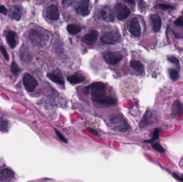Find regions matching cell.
<instances>
[{
  "label": "cell",
  "instance_id": "obj_1",
  "mask_svg": "<svg viewBox=\"0 0 183 182\" xmlns=\"http://www.w3.org/2000/svg\"><path fill=\"white\" fill-rule=\"evenodd\" d=\"M106 86L102 82H96L90 84L85 88V90L91 92V96L106 94Z\"/></svg>",
  "mask_w": 183,
  "mask_h": 182
},
{
  "label": "cell",
  "instance_id": "obj_2",
  "mask_svg": "<svg viewBox=\"0 0 183 182\" xmlns=\"http://www.w3.org/2000/svg\"><path fill=\"white\" fill-rule=\"evenodd\" d=\"M121 39L120 34L117 31H112L104 33L101 37V41L103 43L109 44L116 43Z\"/></svg>",
  "mask_w": 183,
  "mask_h": 182
},
{
  "label": "cell",
  "instance_id": "obj_3",
  "mask_svg": "<svg viewBox=\"0 0 183 182\" xmlns=\"http://www.w3.org/2000/svg\"><path fill=\"white\" fill-rule=\"evenodd\" d=\"M115 10L117 19L120 20L127 18L131 12L129 8L124 4H116L115 6Z\"/></svg>",
  "mask_w": 183,
  "mask_h": 182
},
{
  "label": "cell",
  "instance_id": "obj_4",
  "mask_svg": "<svg viewBox=\"0 0 183 182\" xmlns=\"http://www.w3.org/2000/svg\"><path fill=\"white\" fill-rule=\"evenodd\" d=\"M92 99L94 102L98 103L100 105L104 106L115 105L117 104L116 99L114 98L108 96L105 94L92 97Z\"/></svg>",
  "mask_w": 183,
  "mask_h": 182
},
{
  "label": "cell",
  "instance_id": "obj_5",
  "mask_svg": "<svg viewBox=\"0 0 183 182\" xmlns=\"http://www.w3.org/2000/svg\"><path fill=\"white\" fill-rule=\"evenodd\" d=\"M23 82L26 90L29 92H32L38 85V82L34 77L29 73L24 75Z\"/></svg>",
  "mask_w": 183,
  "mask_h": 182
},
{
  "label": "cell",
  "instance_id": "obj_6",
  "mask_svg": "<svg viewBox=\"0 0 183 182\" xmlns=\"http://www.w3.org/2000/svg\"><path fill=\"white\" fill-rule=\"evenodd\" d=\"M75 10L82 16H86L89 14V2L87 1H77L74 5Z\"/></svg>",
  "mask_w": 183,
  "mask_h": 182
},
{
  "label": "cell",
  "instance_id": "obj_7",
  "mask_svg": "<svg viewBox=\"0 0 183 182\" xmlns=\"http://www.w3.org/2000/svg\"><path fill=\"white\" fill-rule=\"evenodd\" d=\"M105 61L110 65H115L121 62L123 56L117 52H107L104 56Z\"/></svg>",
  "mask_w": 183,
  "mask_h": 182
},
{
  "label": "cell",
  "instance_id": "obj_8",
  "mask_svg": "<svg viewBox=\"0 0 183 182\" xmlns=\"http://www.w3.org/2000/svg\"><path fill=\"white\" fill-rule=\"evenodd\" d=\"M111 122L114 127L120 131H126L129 127L127 122L121 115H117L111 119Z\"/></svg>",
  "mask_w": 183,
  "mask_h": 182
},
{
  "label": "cell",
  "instance_id": "obj_9",
  "mask_svg": "<svg viewBox=\"0 0 183 182\" xmlns=\"http://www.w3.org/2000/svg\"><path fill=\"white\" fill-rule=\"evenodd\" d=\"M29 37L31 42L35 45H40L45 40L44 35L36 29L30 31Z\"/></svg>",
  "mask_w": 183,
  "mask_h": 182
},
{
  "label": "cell",
  "instance_id": "obj_10",
  "mask_svg": "<svg viewBox=\"0 0 183 182\" xmlns=\"http://www.w3.org/2000/svg\"><path fill=\"white\" fill-rule=\"evenodd\" d=\"M46 16L48 19L51 20H57L59 17V12L58 7L55 4L49 5L46 11Z\"/></svg>",
  "mask_w": 183,
  "mask_h": 182
},
{
  "label": "cell",
  "instance_id": "obj_11",
  "mask_svg": "<svg viewBox=\"0 0 183 182\" xmlns=\"http://www.w3.org/2000/svg\"><path fill=\"white\" fill-rule=\"evenodd\" d=\"M128 29L130 32L135 37H139L141 34V29L138 20L137 18H132L129 22Z\"/></svg>",
  "mask_w": 183,
  "mask_h": 182
},
{
  "label": "cell",
  "instance_id": "obj_12",
  "mask_svg": "<svg viewBox=\"0 0 183 182\" xmlns=\"http://www.w3.org/2000/svg\"><path fill=\"white\" fill-rule=\"evenodd\" d=\"M98 35L99 34L98 31L93 30L90 31L89 33L86 34L83 37L82 41L88 46H91L92 44L95 43V42L98 39Z\"/></svg>",
  "mask_w": 183,
  "mask_h": 182
},
{
  "label": "cell",
  "instance_id": "obj_13",
  "mask_svg": "<svg viewBox=\"0 0 183 182\" xmlns=\"http://www.w3.org/2000/svg\"><path fill=\"white\" fill-rule=\"evenodd\" d=\"M154 115L153 112L150 110H147L146 113H145L140 123L139 124L140 127H146L153 122Z\"/></svg>",
  "mask_w": 183,
  "mask_h": 182
},
{
  "label": "cell",
  "instance_id": "obj_14",
  "mask_svg": "<svg viewBox=\"0 0 183 182\" xmlns=\"http://www.w3.org/2000/svg\"><path fill=\"white\" fill-rule=\"evenodd\" d=\"M100 18L107 22H113L114 16L110 7H104L99 12Z\"/></svg>",
  "mask_w": 183,
  "mask_h": 182
},
{
  "label": "cell",
  "instance_id": "obj_15",
  "mask_svg": "<svg viewBox=\"0 0 183 182\" xmlns=\"http://www.w3.org/2000/svg\"><path fill=\"white\" fill-rule=\"evenodd\" d=\"M152 20V25L153 29L155 32H158L161 29L162 26V20L161 17L157 15H152L150 17Z\"/></svg>",
  "mask_w": 183,
  "mask_h": 182
},
{
  "label": "cell",
  "instance_id": "obj_16",
  "mask_svg": "<svg viewBox=\"0 0 183 182\" xmlns=\"http://www.w3.org/2000/svg\"><path fill=\"white\" fill-rule=\"evenodd\" d=\"M22 16V8L18 5H14L9 11V17L12 19L18 21Z\"/></svg>",
  "mask_w": 183,
  "mask_h": 182
},
{
  "label": "cell",
  "instance_id": "obj_17",
  "mask_svg": "<svg viewBox=\"0 0 183 182\" xmlns=\"http://www.w3.org/2000/svg\"><path fill=\"white\" fill-rule=\"evenodd\" d=\"M183 112V105L179 101H175L172 105L171 113L174 117H178Z\"/></svg>",
  "mask_w": 183,
  "mask_h": 182
},
{
  "label": "cell",
  "instance_id": "obj_18",
  "mask_svg": "<svg viewBox=\"0 0 183 182\" xmlns=\"http://www.w3.org/2000/svg\"><path fill=\"white\" fill-rule=\"evenodd\" d=\"M14 177V173L9 168H4L0 170V180L2 181L12 179Z\"/></svg>",
  "mask_w": 183,
  "mask_h": 182
},
{
  "label": "cell",
  "instance_id": "obj_19",
  "mask_svg": "<svg viewBox=\"0 0 183 182\" xmlns=\"http://www.w3.org/2000/svg\"><path fill=\"white\" fill-rule=\"evenodd\" d=\"M67 80L71 84H79L85 80V77L81 74L77 73L73 75L69 76L67 78Z\"/></svg>",
  "mask_w": 183,
  "mask_h": 182
},
{
  "label": "cell",
  "instance_id": "obj_20",
  "mask_svg": "<svg viewBox=\"0 0 183 182\" xmlns=\"http://www.w3.org/2000/svg\"><path fill=\"white\" fill-rule=\"evenodd\" d=\"M130 66L139 74H143L144 73V67L141 62L133 60L130 62Z\"/></svg>",
  "mask_w": 183,
  "mask_h": 182
},
{
  "label": "cell",
  "instance_id": "obj_21",
  "mask_svg": "<svg viewBox=\"0 0 183 182\" xmlns=\"http://www.w3.org/2000/svg\"><path fill=\"white\" fill-rule=\"evenodd\" d=\"M6 39L8 43L11 48H14L16 46L17 42L16 40V33L12 31H9L6 34Z\"/></svg>",
  "mask_w": 183,
  "mask_h": 182
},
{
  "label": "cell",
  "instance_id": "obj_22",
  "mask_svg": "<svg viewBox=\"0 0 183 182\" xmlns=\"http://www.w3.org/2000/svg\"><path fill=\"white\" fill-rule=\"evenodd\" d=\"M47 77L53 82L59 85H63L64 84V81L62 77H59L58 75L54 73L48 74Z\"/></svg>",
  "mask_w": 183,
  "mask_h": 182
},
{
  "label": "cell",
  "instance_id": "obj_23",
  "mask_svg": "<svg viewBox=\"0 0 183 182\" xmlns=\"http://www.w3.org/2000/svg\"><path fill=\"white\" fill-rule=\"evenodd\" d=\"M67 30L70 34L72 35H75L81 32V28L80 26L74 24H70L67 26Z\"/></svg>",
  "mask_w": 183,
  "mask_h": 182
},
{
  "label": "cell",
  "instance_id": "obj_24",
  "mask_svg": "<svg viewBox=\"0 0 183 182\" xmlns=\"http://www.w3.org/2000/svg\"><path fill=\"white\" fill-rule=\"evenodd\" d=\"M168 72L169 77L172 81H176L178 79L179 74L178 73L177 70L175 69H169Z\"/></svg>",
  "mask_w": 183,
  "mask_h": 182
},
{
  "label": "cell",
  "instance_id": "obj_25",
  "mask_svg": "<svg viewBox=\"0 0 183 182\" xmlns=\"http://www.w3.org/2000/svg\"><path fill=\"white\" fill-rule=\"evenodd\" d=\"M11 71L12 73L15 76H17L18 75L19 72H20V70L19 69L18 66L15 62H13L11 64Z\"/></svg>",
  "mask_w": 183,
  "mask_h": 182
},
{
  "label": "cell",
  "instance_id": "obj_26",
  "mask_svg": "<svg viewBox=\"0 0 183 182\" xmlns=\"http://www.w3.org/2000/svg\"><path fill=\"white\" fill-rule=\"evenodd\" d=\"M159 135H160V130L158 128H156L154 129V133H153V138L150 141H144L146 143H153V142L155 141V140L158 139L159 137Z\"/></svg>",
  "mask_w": 183,
  "mask_h": 182
},
{
  "label": "cell",
  "instance_id": "obj_27",
  "mask_svg": "<svg viewBox=\"0 0 183 182\" xmlns=\"http://www.w3.org/2000/svg\"><path fill=\"white\" fill-rule=\"evenodd\" d=\"M168 60L169 62H171L172 64H173L174 65L176 66V67L180 69V62L178 60V59L176 58L175 56H170L168 57Z\"/></svg>",
  "mask_w": 183,
  "mask_h": 182
},
{
  "label": "cell",
  "instance_id": "obj_28",
  "mask_svg": "<svg viewBox=\"0 0 183 182\" xmlns=\"http://www.w3.org/2000/svg\"><path fill=\"white\" fill-rule=\"evenodd\" d=\"M8 126V121L3 119L0 118V131H5L7 129Z\"/></svg>",
  "mask_w": 183,
  "mask_h": 182
},
{
  "label": "cell",
  "instance_id": "obj_29",
  "mask_svg": "<svg viewBox=\"0 0 183 182\" xmlns=\"http://www.w3.org/2000/svg\"><path fill=\"white\" fill-rule=\"evenodd\" d=\"M54 130H55V133H56V134L57 135V136L58 138L59 139V140H60L61 142H63L64 143L67 144L68 140H67V139L62 134L60 131H59V130H57V129H55V128H54Z\"/></svg>",
  "mask_w": 183,
  "mask_h": 182
},
{
  "label": "cell",
  "instance_id": "obj_30",
  "mask_svg": "<svg viewBox=\"0 0 183 182\" xmlns=\"http://www.w3.org/2000/svg\"><path fill=\"white\" fill-rule=\"evenodd\" d=\"M152 146H153L154 149H155L158 152H160V153H164L165 152V149L163 148V147L159 143H154L152 145Z\"/></svg>",
  "mask_w": 183,
  "mask_h": 182
},
{
  "label": "cell",
  "instance_id": "obj_31",
  "mask_svg": "<svg viewBox=\"0 0 183 182\" xmlns=\"http://www.w3.org/2000/svg\"><path fill=\"white\" fill-rule=\"evenodd\" d=\"M158 7L161 8L162 10H171V9H174L175 7L173 6L170 5L169 4H158Z\"/></svg>",
  "mask_w": 183,
  "mask_h": 182
},
{
  "label": "cell",
  "instance_id": "obj_32",
  "mask_svg": "<svg viewBox=\"0 0 183 182\" xmlns=\"http://www.w3.org/2000/svg\"><path fill=\"white\" fill-rule=\"evenodd\" d=\"M0 50L1 51V53L2 54V55L3 56L4 58L5 59L7 60H9V55L8 54L5 48L3 46H0Z\"/></svg>",
  "mask_w": 183,
  "mask_h": 182
},
{
  "label": "cell",
  "instance_id": "obj_33",
  "mask_svg": "<svg viewBox=\"0 0 183 182\" xmlns=\"http://www.w3.org/2000/svg\"><path fill=\"white\" fill-rule=\"evenodd\" d=\"M174 24L175 25L179 27H182L183 26V18H178L174 22Z\"/></svg>",
  "mask_w": 183,
  "mask_h": 182
},
{
  "label": "cell",
  "instance_id": "obj_34",
  "mask_svg": "<svg viewBox=\"0 0 183 182\" xmlns=\"http://www.w3.org/2000/svg\"><path fill=\"white\" fill-rule=\"evenodd\" d=\"M172 175L175 179H177L183 182V175L182 174H177L176 173H173Z\"/></svg>",
  "mask_w": 183,
  "mask_h": 182
},
{
  "label": "cell",
  "instance_id": "obj_35",
  "mask_svg": "<svg viewBox=\"0 0 183 182\" xmlns=\"http://www.w3.org/2000/svg\"><path fill=\"white\" fill-rule=\"evenodd\" d=\"M0 13L5 15L7 14L8 10L3 5H0Z\"/></svg>",
  "mask_w": 183,
  "mask_h": 182
},
{
  "label": "cell",
  "instance_id": "obj_36",
  "mask_svg": "<svg viewBox=\"0 0 183 182\" xmlns=\"http://www.w3.org/2000/svg\"><path fill=\"white\" fill-rule=\"evenodd\" d=\"M88 131H89L91 133H92L93 135H95L96 136H99V132H98V131L96 130H95L93 128H88Z\"/></svg>",
  "mask_w": 183,
  "mask_h": 182
}]
</instances>
